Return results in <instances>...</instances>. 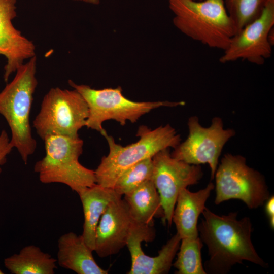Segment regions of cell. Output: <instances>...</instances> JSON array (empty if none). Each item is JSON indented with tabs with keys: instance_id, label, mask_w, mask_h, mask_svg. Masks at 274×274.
Segmentation results:
<instances>
[{
	"instance_id": "cell-22",
	"label": "cell",
	"mask_w": 274,
	"mask_h": 274,
	"mask_svg": "<svg viewBox=\"0 0 274 274\" xmlns=\"http://www.w3.org/2000/svg\"><path fill=\"white\" fill-rule=\"evenodd\" d=\"M153 172L152 158L143 160L125 170L117 180L113 189L122 196L135 189L148 180H151Z\"/></svg>"
},
{
	"instance_id": "cell-4",
	"label": "cell",
	"mask_w": 274,
	"mask_h": 274,
	"mask_svg": "<svg viewBox=\"0 0 274 274\" xmlns=\"http://www.w3.org/2000/svg\"><path fill=\"white\" fill-rule=\"evenodd\" d=\"M135 143L122 146L116 143L114 138L106 135L109 152L104 156L94 170L96 183L113 189L119 176L127 169L138 162L152 158L156 153L166 148H175L181 142L180 135L169 124L152 129L141 125Z\"/></svg>"
},
{
	"instance_id": "cell-13",
	"label": "cell",
	"mask_w": 274,
	"mask_h": 274,
	"mask_svg": "<svg viewBox=\"0 0 274 274\" xmlns=\"http://www.w3.org/2000/svg\"><path fill=\"white\" fill-rule=\"evenodd\" d=\"M133 222L126 202L121 196H118L100 218L96 230L94 251L101 258L118 253L126 246Z\"/></svg>"
},
{
	"instance_id": "cell-26",
	"label": "cell",
	"mask_w": 274,
	"mask_h": 274,
	"mask_svg": "<svg viewBox=\"0 0 274 274\" xmlns=\"http://www.w3.org/2000/svg\"><path fill=\"white\" fill-rule=\"evenodd\" d=\"M4 272H3V271L0 269V274H3Z\"/></svg>"
},
{
	"instance_id": "cell-2",
	"label": "cell",
	"mask_w": 274,
	"mask_h": 274,
	"mask_svg": "<svg viewBox=\"0 0 274 274\" xmlns=\"http://www.w3.org/2000/svg\"><path fill=\"white\" fill-rule=\"evenodd\" d=\"M36 55L16 71L13 79L0 92V114L10 128V143L27 164L36 149L30 124L33 94L38 85Z\"/></svg>"
},
{
	"instance_id": "cell-27",
	"label": "cell",
	"mask_w": 274,
	"mask_h": 274,
	"mask_svg": "<svg viewBox=\"0 0 274 274\" xmlns=\"http://www.w3.org/2000/svg\"><path fill=\"white\" fill-rule=\"evenodd\" d=\"M196 1H201V0H196Z\"/></svg>"
},
{
	"instance_id": "cell-15",
	"label": "cell",
	"mask_w": 274,
	"mask_h": 274,
	"mask_svg": "<svg viewBox=\"0 0 274 274\" xmlns=\"http://www.w3.org/2000/svg\"><path fill=\"white\" fill-rule=\"evenodd\" d=\"M215 185L210 182L203 189L195 192L187 188L182 189L177 197L172 222L181 238L199 236L197 224L199 217L204 209L205 204Z\"/></svg>"
},
{
	"instance_id": "cell-17",
	"label": "cell",
	"mask_w": 274,
	"mask_h": 274,
	"mask_svg": "<svg viewBox=\"0 0 274 274\" xmlns=\"http://www.w3.org/2000/svg\"><path fill=\"white\" fill-rule=\"evenodd\" d=\"M78 194L84 213L82 236L88 247L93 252L96 230L100 218L109 203L119 195L113 189L97 184L83 189Z\"/></svg>"
},
{
	"instance_id": "cell-3",
	"label": "cell",
	"mask_w": 274,
	"mask_h": 274,
	"mask_svg": "<svg viewBox=\"0 0 274 274\" xmlns=\"http://www.w3.org/2000/svg\"><path fill=\"white\" fill-rule=\"evenodd\" d=\"M167 1L174 26L194 41L224 51L236 33L224 0Z\"/></svg>"
},
{
	"instance_id": "cell-1",
	"label": "cell",
	"mask_w": 274,
	"mask_h": 274,
	"mask_svg": "<svg viewBox=\"0 0 274 274\" xmlns=\"http://www.w3.org/2000/svg\"><path fill=\"white\" fill-rule=\"evenodd\" d=\"M202 214L203 218L197 229L208 247L209 258L204 267L207 273H227L234 265L243 261L267 267L252 243V224L249 217L238 220L237 212L219 215L207 207Z\"/></svg>"
},
{
	"instance_id": "cell-25",
	"label": "cell",
	"mask_w": 274,
	"mask_h": 274,
	"mask_svg": "<svg viewBox=\"0 0 274 274\" xmlns=\"http://www.w3.org/2000/svg\"><path fill=\"white\" fill-rule=\"evenodd\" d=\"M74 1L82 2L93 5H98L100 3V0H72Z\"/></svg>"
},
{
	"instance_id": "cell-5",
	"label": "cell",
	"mask_w": 274,
	"mask_h": 274,
	"mask_svg": "<svg viewBox=\"0 0 274 274\" xmlns=\"http://www.w3.org/2000/svg\"><path fill=\"white\" fill-rule=\"evenodd\" d=\"M43 140L45 155L34 165L41 182L63 184L77 194L96 184L94 170L79 161L83 147V141L79 136L50 135Z\"/></svg>"
},
{
	"instance_id": "cell-18",
	"label": "cell",
	"mask_w": 274,
	"mask_h": 274,
	"mask_svg": "<svg viewBox=\"0 0 274 274\" xmlns=\"http://www.w3.org/2000/svg\"><path fill=\"white\" fill-rule=\"evenodd\" d=\"M131 216L136 222L153 225L155 218L164 216L159 193L151 180L145 181L124 195Z\"/></svg>"
},
{
	"instance_id": "cell-6",
	"label": "cell",
	"mask_w": 274,
	"mask_h": 274,
	"mask_svg": "<svg viewBox=\"0 0 274 274\" xmlns=\"http://www.w3.org/2000/svg\"><path fill=\"white\" fill-rule=\"evenodd\" d=\"M68 83L82 96L88 105L89 115L85 126L99 132L104 137L108 134L102 124L107 120H114L124 126L127 121L136 122L153 109L185 105L184 101H134L123 95L120 86L95 89L87 85L77 84L71 80Z\"/></svg>"
},
{
	"instance_id": "cell-19",
	"label": "cell",
	"mask_w": 274,
	"mask_h": 274,
	"mask_svg": "<svg viewBox=\"0 0 274 274\" xmlns=\"http://www.w3.org/2000/svg\"><path fill=\"white\" fill-rule=\"evenodd\" d=\"M4 263L12 274H54L57 268L56 259L33 245L5 258Z\"/></svg>"
},
{
	"instance_id": "cell-16",
	"label": "cell",
	"mask_w": 274,
	"mask_h": 274,
	"mask_svg": "<svg viewBox=\"0 0 274 274\" xmlns=\"http://www.w3.org/2000/svg\"><path fill=\"white\" fill-rule=\"evenodd\" d=\"M57 263L60 267L78 274H107L93 258L82 235L69 232L61 235L57 241Z\"/></svg>"
},
{
	"instance_id": "cell-10",
	"label": "cell",
	"mask_w": 274,
	"mask_h": 274,
	"mask_svg": "<svg viewBox=\"0 0 274 274\" xmlns=\"http://www.w3.org/2000/svg\"><path fill=\"white\" fill-rule=\"evenodd\" d=\"M274 26V0H268L258 17L232 38L219 58L221 63L238 60L262 65L272 55L271 32Z\"/></svg>"
},
{
	"instance_id": "cell-24",
	"label": "cell",
	"mask_w": 274,
	"mask_h": 274,
	"mask_svg": "<svg viewBox=\"0 0 274 274\" xmlns=\"http://www.w3.org/2000/svg\"><path fill=\"white\" fill-rule=\"evenodd\" d=\"M265 209L271 228H274V197L270 196L265 202Z\"/></svg>"
},
{
	"instance_id": "cell-20",
	"label": "cell",
	"mask_w": 274,
	"mask_h": 274,
	"mask_svg": "<svg viewBox=\"0 0 274 274\" xmlns=\"http://www.w3.org/2000/svg\"><path fill=\"white\" fill-rule=\"evenodd\" d=\"M203 243L198 236L182 238L173 264L177 274H207L202 263L201 250Z\"/></svg>"
},
{
	"instance_id": "cell-11",
	"label": "cell",
	"mask_w": 274,
	"mask_h": 274,
	"mask_svg": "<svg viewBox=\"0 0 274 274\" xmlns=\"http://www.w3.org/2000/svg\"><path fill=\"white\" fill-rule=\"evenodd\" d=\"M152 159L151 181L160 197L164 214L162 221L170 226L180 191L198 183L203 172L200 165L190 164L173 157L169 148L160 151Z\"/></svg>"
},
{
	"instance_id": "cell-12",
	"label": "cell",
	"mask_w": 274,
	"mask_h": 274,
	"mask_svg": "<svg viewBox=\"0 0 274 274\" xmlns=\"http://www.w3.org/2000/svg\"><path fill=\"white\" fill-rule=\"evenodd\" d=\"M155 236L153 225H146L134 221L126 246L131 258L128 274H165L169 271L174 259L179 249L181 238L176 233L158 252L151 257L144 253L141 243L152 242Z\"/></svg>"
},
{
	"instance_id": "cell-8",
	"label": "cell",
	"mask_w": 274,
	"mask_h": 274,
	"mask_svg": "<svg viewBox=\"0 0 274 274\" xmlns=\"http://www.w3.org/2000/svg\"><path fill=\"white\" fill-rule=\"evenodd\" d=\"M88 115V105L76 90L54 87L44 96L33 127L42 140L50 135L76 137Z\"/></svg>"
},
{
	"instance_id": "cell-7",
	"label": "cell",
	"mask_w": 274,
	"mask_h": 274,
	"mask_svg": "<svg viewBox=\"0 0 274 274\" xmlns=\"http://www.w3.org/2000/svg\"><path fill=\"white\" fill-rule=\"evenodd\" d=\"M214 179L215 204L230 199L242 200L250 209L262 206L270 197L264 176L249 167L241 155L226 153L222 158Z\"/></svg>"
},
{
	"instance_id": "cell-9",
	"label": "cell",
	"mask_w": 274,
	"mask_h": 274,
	"mask_svg": "<svg viewBox=\"0 0 274 274\" xmlns=\"http://www.w3.org/2000/svg\"><path fill=\"white\" fill-rule=\"evenodd\" d=\"M187 126L189 134L187 139L174 148L171 155L190 164H208L212 180L222 150L236 132L232 128H225L219 117H214L211 125L205 127L201 125L198 117L192 116L189 118Z\"/></svg>"
},
{
	"instance_id": "cell-21",
	"label": "cell",
	"mask_w": 274,
	"mask_h": 274,
	"mask_svg": "<svg viewBox=\"0 0 274 274\" xmlns=\"http://www.w3.org/2000/svg\"><path fill=\"white\" fill-rule=\"evenodd\" d=\"M268 0H224L236 32L261 14Z\"/></svg>"
},
{
	"instance_id": "cell-14",
	"label": "cell",
	"mask_w": 274,
	"mask_h": 274,
	"mask_svg": "<svg viewBox=\"0 0 274 274\" xmlns=\"http://www.w3.org/2000/svg\"><path fill=\"white\" fill-rule=\"evenodd\" d=\"M16 4V0H0V55L7 60L4 73L6 82L26 59L36 56L33 42L13 24L17 16Z\"/></svg>"
},
{
	"instance_id": "cell-23",
	"label": "cell",
	"mask_w": 274,
	"mask_h": 274,
	"mask_svg": "<svg viewBox=\"0 0 274 274\" xmlns=\"http://www.w3.org/2000/svg\"><path fill=\"white\" fill-rule=\"evenodd\" d=\"M13 148L8 133L3 130L0 133V173L2 171V166L6 163L7 156Z\"/></svg>"
}]
</instances>
